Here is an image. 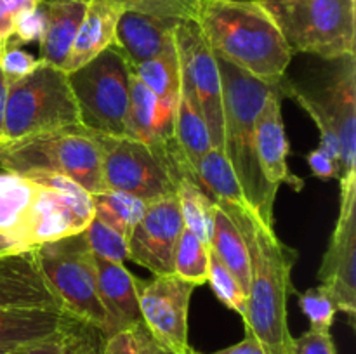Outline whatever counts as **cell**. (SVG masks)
<instances>
[{"label":"cell","instance_id":"6da1fadb","mask_svg":"<svg viewBox=\"0 0 356 354\" xmlns=\"http://www.w3.org/2000/svg\"><path fill=\"white\" fill-rule=\"evenodd\" d=\"M242 233L250 255V281L247 311L243 316L245 335L254 337L264 354H292L294 337L289 330V297L294 292L292 269L299 253L285 245L249 203L214 200Z\"/></svg>","mask_w":356,"mask_h":354},{"label":"cell","instance_id":"7a4b0ae2","mask_svg":"<svg viewBox=\"0 0 356 354\" xmlns=\"http://www.w3.org/2000/svg\"><path fill=\"white\" fill-rule=\"evenodd\" d=\"M195 21L218 58L270 85L287 80L292 51L261 0H202Z\"/></svg>","mask_w":356,"mask_h":354},{"label":"cell","instance_id":"3957f363","mask_svg":"<svg viewBox=\"0 0 356 354\" xmlns=\"http://www.w3.org/2000/svg\"><path fill=\"white\" fill-rule=\"evenodd\" d=\"M216 59L222 83V151L238 177L249 207L266 224L275 226L273 207L278 189L268 183L257 162L256 118L268 94L280 85L261 82L232 62L218 56Z\"/></svg>","mask_w":356,"mask_h":354},{"label":"cell","instance_id":"277c9868","mask_svg":"<svg viewBox=\"0 0 356 354\" xmlns=\"http://www.w3.org/2000/svg\"><path fill=\"white\" fill-rule=\"evenodd\" d=\"M0 160L9 172H54L75 180L89 194L106 191L99 146L82 125L2 142Z\"/></svg>","mask_w":356,"mask_h":354},{"label":"cell","instance_id":"5b68a950","mask_svg":"<svg viewBox=\"0 0 356 354\" xmlns=\"http://www.w3.org/2000/svg\"><path fill=\"white\" fill-rule=\"evenodd\" d=\"M289 49L329 61L355 56L356 0H261Z\"/></svg>","mask_w":356,"mask_h":354},{"label":"cell","instance_id":"8992f818","mask_svg":"<svg viewBox=\"0 0 356 354\" xmlns=\"http://www.w3.org/2000/svg\"><path fill=\"white\" fill-rule=\"evenodd\" d=\"M76 125H80L79 108L65 69L38 61L33 71L7 83L3 142Z\"/></svg>","mask_w":356,"mask_h":354},{"label":"cell","instance_id":"52a82bcc","mask_svg":"<svg viewBox=\"0 0 356 354\" xmlns=\"http://www.w3.org/2000/svg\"><path fill=\"white\" fill-rule=\"evenodd\" d=\"M35 259L63 309L80 323L110 335V318L97 292L94 253L82 233L35 246Z\"/></svg>","mask_w":356,"mask_h":354},{"label":"cell","instance_id":"ba28073f","mask_svg":"<svg viewBox=\"0 0 356 354\" xmlns=\"http://www.w3.org/2000/svg\"><path fill=\"white\" fill-rule=\"evenodd\" d=\"M132 69L117 45L68 73L80 125L96 134L125 135Z\"/></svg>","mask_w":356,"mask_h":354},{"label":"cell","instance_id":"9c48e42d","mask_svg":"<svg viewBox=\"0 0 356 354\" xmlns=\"http://www.w3.org/2000/svg\"><path fill=\"white\" fill-rule=\"evenodd\" d=\"M101 151L106 191H122L143 201L176 194L179 177L148 144L129 135L92 132Z\"/></svg>","mask_w":356,"mask_h":354},{"label":"cell","instance_id":"30bf717a","mask_svg":"<svg viewBox=\"0 0 356 354\" xmlns=\"http://www.w3.org/2000/svg\"><path fill=\"white\" fill-rule=\"evenodd\" d=\"M181 68V90L207 124L212 148L222 149V83L218 59L195 19H183L174 31Z\"/></svg>","mask_w":356,"mask_h":354},{"label":"cell","instance_id":"8fae6325","mask_svg":"<svg viewBox=\"0 0 356 354\" xmlns=\"http://www.w3.org/2000/svg\"><path fill=\"white\" fill-rule=\"evenodd\" d=\"M195 285L176 274L138 280V301L143 325L152 339L174 354H188V312Z\"/></svg>","mask_w":356,"mask_h":354},{"label":"cell","instance_id":"7c38bea8","mask_svg":"<svg viewBox=\"0 0 356 354\" xmlns=\"http://www.w3.org/2000/svg\"><path fill=\"white\" fill-rule=\"evenodd\" d=\"M341 208L320 266V285L353 325L356 316V176L341 179Z\"/></svg>","mask_w":356,"mask_h":354},{"label":"cell","instance_id":"4fadbf2b","mask_svg":"<svg viewBox=\"0 0 356 354\" xmlns=\"http://www.w3.org/2000/svg\"><path fill=\"white\" fill-rule=\"evenodd\" d=\"M184 229L176 194L146 203L127 238V260L159 274H174V253Z\"/></svg>","mask_w":356,"mask_h":354},{"label":"cell","instance_id":"5bb4252c","mask_svg":"<svg viewBox=\"0 0 356 354\" xmlns=\"http://www.w3.org/2000/svg\"><path fill=\"white\" fill-rule=\"evenodd\" d=\"M90 194L75 196L35 183L19 243L26 250L82 233L92 219Z\"/></svg>","mask_w":356,"mask_h":354},{"label":"cell","instance_id":"9a60e30c","mask_svg":"<svg viewBox=\"0 0 356 354\" xmlns=\"http://www.w3.org/2000/svg\"><path fill=\"white\" fill-rule=\"evenodd\" d=\"M291 83L287 78L284 85L275 87L257 115L256 155L261 172L271 186L278 189L280 184H289L294 191H301L305 183L289 169V141L282 118V99L287 96Z\"/></svg>","mask_w":356,"mask_h":354},{"label":"cell","instance_id":"2e32d148","mask_svg":"<svg viewBox=\"0 0 356 354\" xmlns=\"http://www.w3.org/2000/svg\"><path fill=\"white\" fill-rule=\"evenodd\" d=\"M339 61L341 66L316 99L339 137L341 180L356 176V62L355 56H348Z\"/></svg>","mask_w":356,"mask_h":354},{"label":"cell","instance_id":"e0dca14e","mask_svg":"<svg viewBox=\"0 0 356 354\" xmlns=\"http://www.w3.org/2000/svg\"><path fill=\"white\" fill-rule=\"evenodd\" d=\"M0 307H42L65 311L45 281L33 250L0 255Z\"/></svg>","mask_w":356,"mask_h":354},{"label":"cell","instance_id":"ac0fdd59","mask_svg":"<svg viewBox=\"0 0 356 354\" xmlns=\"http://www.w3.org/2000/svg\"><path fill=\"white\" fill-rule=\"evenodd\" d=\"M179 21L124 9L115 30V45L131 69L159 56L170 42Z\"/></svg>","mask_w":356,"mask_h":354},{"label":"cell","instance_id":"d6986e66","mask_svg":"<svg viewBox=\"0 0 356 354\" xmlns=\"http://www.w3.org/2000/svg\"><path fill=\"white\" fill-rule=\"evenodd\" d=\"M97 292L103 307L110 318L111 330H131L141 325V311L138 301V278L122 262H111L94 253ZM110 333V335H111Z\"/></svg>","mask_w":356,"mask_h":354},{"label":"cell","instance_id":"ffe728a7","mask_svg":"<svg viewBox=\"0 0 356 354\" xmlns=\"http://www.w3.org/2000/svg\"><path fill=\"white\" fill-rule=\"evenodd\" d=\"M79 319L58 309L0 307V349L75 330Z\"/></svg>","mask_w":356,"mask_h":354},{"label":"cell","instance_id":"44dd1931","mask_svg":"<svg viewBox=\"0 0 356 354\" xmlns=\"http://www.w3.org/2000/svg\"><path fill=\"white\" fill-rule=\"evenodd\" d=\"M122 10L124 7L110 0H87L86 14L63 68L66 73L80 68L115 44V30Z\"/></svg>","mask_w":356,"mask_h":354},{"label":"cell","instance_id":"7402d4cb","mask_svg":"<svg viewBox=\"0 0 356 354\" xmlns=\"http://www.w3.org/2000/svg\"><path fill=\"white\" fill-rule=\"evenodd\" d=\"M87 2L83 0H59V2H40L44 14V31L38 40V61L47 62L56 68H65V62L72 51Z\"/></svg>","mask_w":356,"mask_h":354},{"label":"cell","instance_id":"603a6c76","mask_svg":"<svg viewBox=\"0 0 356 354\" xmlns=\"http://www.w3.org/2000/svg\"><path fill=\"white\" fill-rule=\"evenodd\" d=\"M209 246L218 253L222 264L232 271L233 276L238 280L240 287L247 294L250 281L249 248H247L245 239H243L240 229L236 228L235 222L229 219V215L218 203L214 205V217H212Z\"/></svg>","mask_w":356,"mask_h":354},{"label":"cell","instance_id":"cb8c5ba5","mask_svg":"<svg viewBox=\"0 0 356 354\" xmlns=\"http://www.w3.org/2000/svg\"><path fill=\"white\" fill-rule=\"evenodd\" d=\"M195 179L204 189L211 191L214 200L228 203H247L242 186L221 148H211L195 167Z\"/></svg>","mask_w":356,"mask_h":354},{"label":"cell","instance_id":"d4e9b609","mask_svg":"<svg viewBox=\"0 0 356 354\" xmlns=\"http://www.w3.org/2000/svg\"><path fill=\"white\" fill-rule=\"evenodd\" d=\"M174 135H176L181 153H183L195 174V167H197L198 160L212 148V144L204 117L200 115L198 108L195 106L193 101L183 90L177 97Z\"/></svg>","mask_w":356,"mask_h":354},{"label":"cell","instance_id":"484cf974","mask_svg":"<svg viewBox=\"0 0 356 354\" xmlns=\"http://www.w3.org/2000/svg\"><path fill=\"white\" fill-rule=\"evenodd\" d=\"M33 191L35 183L28 177L14 172L0 174V233L14 238L17 243Z\"/></svg>","mask_w":356,"mask_h":354},{"label":"cell","instance_id":"4316f807","mask_svg":"<svg viewBox=\"0 0 356 354\" xmlns=\"http://www.w3.org/2000/svg\"><path fill=\"white\" fill-rule=\"evenodd\" d=\"M136 76L163 103H177L181 92V68L176 42H170L159 56L132 69Z\"/></svg>","mask_w":356,"mask_h":354},{"label":"cell","instance_id":"83f0119b","mask_svg":"<svg viewBox=\"0 0 356 354\" xmlns=\"http://www.w3.org/2000/svg\"><path fill=\"white\" fill-rule=\"evenodd\" d=\"M90 203H92L94 217L125 238H129L146 208V201L122 191H103V193L90 194Z\"/></svg>","mask_w":356,"mask_h":354},{"label":"cell","instance_id":"f1b7e54d","mask_svg":"<svg viewBox=\"0 0 356 354\" xmlns=\"http://www.w3.org/2000/svg\"><path fill=\"white\" fill-rule=\"evenodd\" d=\"M176 196L179 201L181 217L184 228L198 236L209 245L212 231V217H214V200L197 183V179L183 177L176 187Z\"/></svg>","mask_w":356,"mask_h":354},{"label":"cell","instance_id":"f546056e","mask_svg":"<svg viewBox=\"0 0 356 354\" xmlns=\"http://www.w3.org/2000/svg\"><path fill=\"white\" fill-rule=\"evenodd\" d=\"M174 274L190 281L195 287L207 283L209 245L186 228L181 233L174 253Z\"/></svg>","mask_w":356,"mask_h":354},{"label":"cell","instance_id":"4dcf8cb0","mask_svg":"<svg viewBox=\"0 0 356 354\" xmlns=\"http://www.w3.org/2000/svg\"><path fill=\"white\" fill-rule=\"evenodd\" d=\"M207 283H211L216 297H218L226 307L238 312L242 318L245 316L247 294L243 292V288L240 287L238 280L233 276L232 271L222 264V260L219 259L218 253H216L211 246H209Z\"/></svg>","mask_w":356,"mask_h":354},{"label":"cell","instance_id":"1f68e13d","mask_svg":"<svg viewBox=\"0 0 356 354\" xmlns=\"http://www.w3.org/2000/svg\"><path fill=\"white\" fill-rule=\"evenodd\" d=\"M83 236H86L89 248L96 255L111 260V262L124 264V260H127V238L94 215L87 228L83 229Z\"/></svg>","mask_w":356,"mask_h":354},{"label":"cell","instance_id":"d6a6232c","mask_svg":"<svg viewBox=\"0 0 356 354\" xmlns=\"http://www.w3.org/2000/svg\"><path fill=\"white\" fill-rule=\"evenodd\" d=\"M299 307L309 321V330L316 332H330L334 318H336L337 305L332 295L323 285L309 288L299 295Z\"/></svg>","mask_w":356,"mask_h":354},{"label":"cell","instance_id":"836d02e7","mask_svg":"<svg viewBox=\"0 0 356 354\" xmlns=\"http://www.w3.org/2000/svg\"><path fill=\"white\" fill-rule=\"evenodd\" d=\"M87 2V0H83ZM124 9L139 10L169 19H197L198 7L202 0H110Z\"/></svg>","mask_w":356,"mask_h":354},{"label":"cell","instance_id":"e575fe53","mask_svg":"<svg viewBox=\"0 0 356 354\" xmlns=\"http://www.w3.org/2000/svg\"><path fill=\"white\" fill-rule=\"evenodd\" d=\"M37 65L38 59L33 58L24 49H21V45L7 42L0 49V69H2L7 83L16 82V80L26 76L28 73H31L37 68Z\"/></svg>","mask_w":356,"mask_h":354},{"label":"cell","instance_id":"d590c367","mask_svg":"<svg viewBox=\"0 0 356 354\" xmlns=\"http://www.w3.org/2000/svg\"><path fill=\"white\" fill-rule=\"evenodd\" d=\"M80 344L73 330L58 333V335L45 337V339L33 340V342L23 344L9 351V354H76Z\"/></svg>","mask_w":356,"mask_h":354},{"label":"cell","instance_id":"8d00e7d4","mask_svg":"<svg viewBox=\"0 0 356 354\" xmlns=\"http://www.w3.org/2000/svg\"><path fill=\"white\" fill-rule=\"evenodd\" d=\"M38 6L40 0H0V47L13 37L17 17Z\"/></svg>","mask_w":356,"mask_h":354},{"label":"cell","instance_id":"74e56055","mask_svg":"<svg viewBox=\"0 0 356 354\" xmlns=\"http://www.w3.org/2000/svg\"><path fill=\"white\" fill-rule=\"evenodd\" d=\"M42 31H44V14H42V7L38 6L37 9L26 10V12L17 17L14 33L9 42L21 45L28 44V42L40 40Z\"/></svg>","mask_w":356,"mask_h":354},{"label":"cell","instance_id":"f35d334b","mask_svg":"<svg viewBox=\"0 0 356 354\" xmlns=\"http://www.w3.org/2000/svg\"><path fill=\"white\" fill-rule=\"evenodd\" d=\"M292 354H336V346L330 332L308 330L301 337H294Z\"/></svg>","mask_w":356,"mask_h":354},{"label":"cell","instance_id":"ab89813d","mask_svg":"<svg viewBox=\"0 0 356 354\" xmlns=\"http://www.w3.org/2000/svg\"><path fill=\"white\" fill-rule=\"evenodd\" d=\"M306 162H308L313 176H316L318 179L330 180V179H339L341 177L339 163H337L332 156L327 155L323 149L316 148L313 149V151H309L308 156H306Z\"/></svg>","mask_w":356,"mask_h":354},{"label":"cell","instance_id":"60d3db41","mask_svg":"<svg viewBox=\"0 0 356 354\" xmlns=\"http://www.w3.org/2000/svg\"><path fill=\"white\" fill-rule=\"evenodd\" d=\"M103 354H139V342L134 330H118L106 335Z\"/></svg>","mask_w":356,"mask_h":354},{"label":"cell","instance_id":"b9f144b4","mask_svg":"<svg viewBox=\"0 0 356 354\" xmlns=\"http://www.w3.org/2000/svg\"><path fill=\"white\" fill-rule=\"evenodd\" d=\"M188 354H200V353H197L195 349H190V353ZM211 354H264V351L254 337L245 335V339L240 340L238 344H233V346L225 347V349L216 351V353H211Z\"/></svg>","mask_w":356,"mask_h":354},{"label":"cell","instance_id":"7bdbcfd3","mask_svg":"<svg viewBox=\"0 0 356 354\" xmlns=\"http://www.w3.org/2000/svg\"><path fill=\"white\" fill-rule=\"evenodd\" d=\"M6 101H7V80L0 69V144L6 141L3 137V120H6Z\"/></svg>","mask_w":356,"mask_h":354},{"label":"cell","instance_id":"ee69618b","mask_svg":"<svg viewBox=\"0 0 356 354\" xmlns=\"http://www.w3.org/2000/svg\"><path fill=\"white\" fill-rule=\"evenodd\" d=\"M21 250H26V248H23L21 243H17L14 238L0 233V255H6V253H16V252H21Z\"/></svg>","mask_w":356,"mask_h":354},{"label":"cell","instance_id":"f6af8a7d","mask_svg":"<svg viewBox=\"0 0 356 354\" xmlns=\"http://www.w3.org/2000/svg\"><path fill=\"white\" fill-rule=\"evenodd\" d=\"M79 354H96V351H94L92 347H83V346H80Z\"/></svg>","mask_w":356,"mask_h":354},{"label":"cell","instance_id":"bcb514c9","mask_svg":"<svg viewBox=\"0 0 356 354\" xmlns=\"http://www.w3.org/2000/svg\"><path fill=\"white\" fill-rule=\"evenodd\" d=\"M155 354H174V353H170V351L163 349V347H160L159 344H156V351H155Z\"/></svg>","mask_w":356,"mask_h":354},{"label":"cell","instance_id":"7dc6e473","mask_svg":"<svg viewBox=\"0 0 356 354\" xmlns=\"http://www.w3.org/2000/svg\"><path fill=\"white\" fill-rule=\"evenodd\" d=\"M214 2H254V0H214Z\"/></svg>","mask_w":356,"mask_h":354},{"label":"cell","instance_id":"c3c4849f","mask_svg":"<svg viewBox=\"0 0 356 354\" xmlns=\"http://www.w3.org/2000/svg\"><path fill=\"white\" fill-rule=\"evenodd\" d=\"M6 172H9V170L6 169V165H3V162H2V160H0V174H6Z\"/></svg>","mask_w":356,"mask_h":354},{"label":"cell","instance_id":"681fc988","mask_svg":"<svg viewBox=\"0 0 356 354\" xmlns=\"http://www.w3.org/2000/svg\"><path fill=\"white\" fill-rule=\"evenodd\" d=\"M10 349H0V354H9Z\"/></svg>","mask_w":356,"mask_h":354},{"label":"cell","instance_id":"f907efd6","mask_svg":"<svg viewBox=\"0 0 356 354\" xmlns=\"http://www.w3.org/2000/svg\"><path fill=\"white\" fill-rule=\"evenodd\" d=\"M40 2H59V0H40Z\"/></svg>","mask_w":356,"mask_h":354},{"label":"cell","instance_id":"816d5d0a","mask_svg":"<svg viewBox=\"0 0 356 354\" xmlns=\"http://www.w3.org/2000/svg\"><path fill=\"white\" fill-rule=\"evenodd\" d=\"M79 349H80V346H79ZM79 349H76V354H79Z\"/></svg>","mask_w":356,"mask_h":354},{"label":"cell","instance_id":"f5cc1de1","mask_svg":"<svg viewBox=\"0 0 356 354\" xmlns=\"http://www.w3.org/2000/svg\"><path fill=\"white\" fill-rule=\"evenodd\" d=\"M0 49H2V47H0Z\"/></svg>","mask_w":356,"mask_h":354}]
</instances>
